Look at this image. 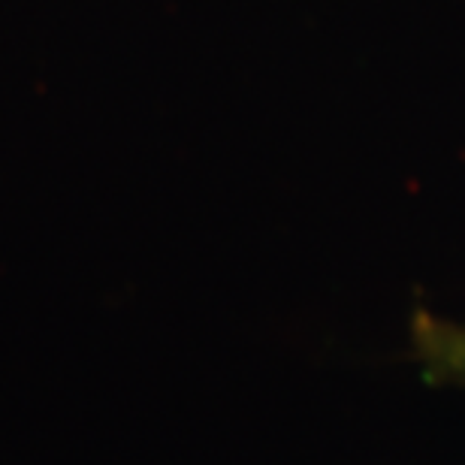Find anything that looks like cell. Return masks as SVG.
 I'll use <instances>...</instances> for the list:
<instances>
[{
	"mask_svg": "<svg viewBox=\"0 0 465 465\" xmlns=\"http://www.w3.org/2000/svg\"><path fill=\"white\" fill-rule=\"evenodd\" d=\"M411 348L430 387H465V323L441 321L432 312L417 309Z\"/></svg>",
	"mask_w": 465,
	"mask_h": 465,
	"instance_id": "cell-1",
	"label": "cell"
}]
</instances>
